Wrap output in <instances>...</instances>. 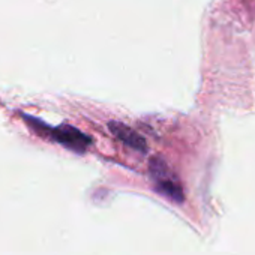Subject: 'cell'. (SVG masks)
I'll use <instances>...</instances> for the list:
<instances>
[{
    "instance_id": "cell-1",
    "label": "cell",
    "mask_w": 255,
    "mask_h": 255,
    "mask_svg": "<svg viewBox=\"0 0 255 255\" xmlns=\"http://www.w3.org/2000/svg\"><path fill=\"white\" fill-rule=\"evenodd\" d=\"M150 176L155 182L156 191L171 198L173 201H183V191L179 183V179L171 173V170L162 158L156 156L150 161Z\"/></svg>"
},
{
    "instance_id": "cell-2",
    "label": "cell",
    "mask_w": 255,
    "mask_h": 255,
    "mask_svg": "<svg viewBox=\"0 0 255 255\" xmlns=\"http://www.w3.org/2000/svg\"><path fill=\"white\" fill-rule=\"evenodd\" d=\"M48 134L54 141L60 143L63 147L77 153L86 152L92 143L90 137H87L86 134H83L80 129H77V128L71 125H60L56 128H50Z\"/></svg>"
},
{
    "instance_id": "cell-3",
    "label": "cell",
    "mask_w": 255,
    "mask_h": 255,
    "mask_svg": "<svg viewBox=\"0 0 255 255\" xmlns=\"http://www.w3.org/2000/svg\"><path fill=\"white\" fill-rule=\"evenodd\" d=\"M108 128L110 131L122 141L125 143L126 146H129L141 153L147 152V144H146V140L143 137H140L135 131H132L129 126H126L120 122H110L108 123Z\"/></svg>"
}]
</instances>
